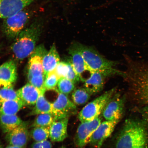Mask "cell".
Masks as SVG:
<instances>
[{"label":"cell","mask_w":148,"mask_h":148,"mask_svg":"<svg viewBox=\"0 0 148 148\" xmlns=\"http://www.w3.org/2000/svg\"><path fill=\"white\" fill-rule=\"evenodd\" d=\"M60 148H66L64 147H60Z\"/></svg>","instance_id":"obj_35"},{"label":"cell","mask_w":148,"mask_h":148,"mask_svg":"<svg viewBox=\"0 0 148 148\" xmlns=\"http://www.w3.org/2000/svg\"><path fill=\"white\" fill-rule=\"evenodd\" d=\"M55 120V116L51 114H38L33 121L32 127H50Z\"/></svg>","instance_id":"obj_24"},{"label":"cell","mask_w":148,"mask_h":148,"mask_svg":"<svg viewBox=\"0 0 148 148\" xmlns=\"http://www.w3.org/2000/svg\"><path fill=\"white\" fill-rule=\"evenodd\" d=\"M60 62V55L53 44L43 57L42 64L45 78L48 74L54 70Z\"/></svg>","instance_id":"obj_19"},{"label":"cell","mask_w":148,"mask_h":148,"mask_svg":"<svg viewBox=\"0 0 148 148\" xmlns=\"http://www.w3.org/2000/svg\"><path fill=\"white\" fill-rule=\"evenodd\" d=\"M31 148H52V145L48 140L45 141L36 142L32 144Z\"/></svg>","instance_id":"obj_31"},{"label":"cell","mask_w":148,"mask_h":148,"mask_svg":"<svg viewBox=\"0 0 148 148\" xmlns=\"http://www.w3.org/2000/svg\"><path fill=\"white\" fill-rule=\"evenodd\" d=\"M116 91L115 88H112L86 105L79 113V121L88 122L99 118L105 105L114 95Z\"/></svg>","instance_id":"obj_6"},{"label":"cell","mask_w":148,"mask_h":148,"mask_svg":"<svg viewBox=\"0 0 148 148\" xmlns=\"http://www.w3.org/2000/svg\"><path fill=\"white\" fill-rule=\"evenodd\" d=\"M68 121V117L55 120L49 130V138L51 141L62 142L67 138Z\"/></svg>","instance_id":"obj_15"},{"label":"cell","mask_w":148,"mask_h":148,"mask_svg":"<svg viewBox=\"0 0 148 148\" xmlns=\"http://www.w3.org/2000/svg\"><path fill=\"white\" fill-rule=\"evenodd\" d=\"M101 123L99 118L88 122H81L76 134L75 143L78 148H82L89 143L94 131Z\"/></svg>","instance_id":"obj_9"},{"label":"cell","mask_w":148,"mask_h":148,"mask_svg":"<svg viewBox=\"0 0 148 148\" xmlns=\"http://www.w3.org/2000/svg\"><path fill=\"white\" fill-rule=\"evenodd\" d=\"M5 148H26L20 147H17V146L11 145H9V144H8V146H7V147H5Z\"/></svg>","instance_id":"obj_33"},{"label":"cell","mask_w":148,"mask_h":148,"mask_svg":"<svg viewBox=\"0 0 148 148\" xmlns=\"http://www.w3.org/2000/svg\"><path fill=\"white\" fill-rule=\"evenodd\" d=\"M38 0H0V19L17 14Z\"/></svg>","instance_id":"obj_11"},{"label":"cell","mask_w":148,"mask_h":148,"mask_svg":"<svg viewBox=\"0 0 148 148\" xmlns=\"http://www.w3.org/2000/svg\"><path fill=\"white\" fill-rule=\"evenodd\" d=\"M90 94L84 88L75 89L72 93V98L76 105L80 106L86 104L89 100Z\"/></svg>","instance_id":"obj_23"},{"label":"cell","mask_w":148,"mask_h":148,"mask_svg":"<svg viewBox=\"0 0 148 148\" xmlns=\"http://www.w3.org/2000/svg\"><path fill=\"white\" fill-rule=\"evenodd\" d=\"M0 148H3V146L1 143H0Z\"/></svg>","instance_id":"obj_34"},{"label":"cell","mask_w":148,"mask_h":148,"mask_svg":"<svg viewBox=\"0 0 148 148\" xmlns=\"http://www.w3.org/2000/svg\"><path fill=\"white\" fill-rule=\"evenodd\" d=\"M32 13L27 8L3 19L2 31L7 38L15 40L26 27L30 19Z\"/></svg>","instance_id":"obj_5"},{"label":"cell","mask_w":148,"mask_h":148,"mask_svg":"<svg viewBox=\"0 0 148 148\" xmlns=\"http://www.w3.org/2000/svg\"><path fill=\"white\" fill-rule=\"evenodd\" d=\"M19 99L25 105H34L40 94V91L29 83L16 91Z\"/></svg>","instance_id":"obj_18"},{"label":"cell","mask_w":148,"mask_h":148,"mask_svg":"<svg viewBox=\"0 0 148 148\" xmlns=\"http://www.w3.org/2000/svg\"><path fill=\"white\" fill-rule=\"evenodd\" d=\"M27 124L25 122L6 134L5 139L9 145L26 148L30 136L28 129Z\"/></svg>","instance_id":"obj_13"},{"label":"cell","mask_w":148,"mask_h":148,"mask_svg":"<svg viewBox=\"0 0 148 148\" xmlns=\"http://www.w3.org/2000/svg\"><path fill=\"white\" fill-rule=\"evenodd\" d=\"M69 70L67 62H60L54 70L56 74L59 79L66 77Z\"/></svg>","instance_id":"obj_29"},{"label":"cell","mask_w":148,"mask_h":148,"mask_svg":"<svg viewBox=\"0 0 148 148\" xmlns=\"http://www.w3.org/2000/svg\"><path fill=\"white\" fill-rule=\"evenodd\" d=\"M47 51L43 45L40 44L30 56L27 70V79L29 83L38 88L40 91L45 89L43 64V57Z\"/></svg>","instance_id":"obj_4"},{"label":"cell","mask_w":148,"mask_h":148,"mask_svg":"<svg viewBox=\"0 0 148 148\" xmlns=\"http://www.w3.org/2000/svg\"><path fill=\"white\" fill-rule=\"evenodd\" d=\"M141 112L144 123L148 127V105L142 109Z\"/></svg>","instance_id":"obj_32"},{"label":"cell","mask_w":148,"mask_h":148,"mask_svg":"<svg viewBox=\"0 0 148 148\" xmlns=\"http://www.w3.org/2000/svg\"><path fill=\"white\" fill-rule=\"evenodd\" d=\"M25 105L20 99L4 101L0 102V114H16Z\"/></svg>","instance_id":"obj_22"},{"label":"cell","mask_w":148,"mask_h":148,"mask_svg":"<svg viewBox=\"0 0 148 148\" xmlns=\"http://www.w3.org/2000/svg\"><path fill=\"white\" fill-rule=\"evenodd\" d=\"M67 62L68 68H69V70H68L67 75L66 78L72 81L74 84L81 81L80 78L76 73L70 61L69 60Z\"/></svg>","instance_id":"obj_30"},{"label":"cell","mask_w":148,"mask_h":148,"mask_svg":"<svg viewBox=\"0 0 148 148\" xmlns=\"http://www.w3.org/2000/svg\"><path fill=\"white\" fill-rule=\"evenodd\" d=\"M16 91L12 87L2 88L0 89V102L1 101L19 99Z\"/></svg>","instance_id":"obj_27"},{"label":"cell","mask_w":148,"mask_h":148,"mask_svg":"<svg viewBox=\"0 0 148 148\" xmlns=\"http://www.w3.org/2000/svg\"><path fill=\"white\" fill-rule=\"evenodd\" d=\"M59 92L67 95L75 89V84L71 81L66 77L59 79L58 84Z\"/></svg>","instance_id":"obj_26"},{"label":"cell","mask_w":148,"mask_h":148,"mask_svg":"<svg viewBox=\"0 0 148 148\" xmlns=\"http://www.w3.org/2000/svg\"><path fill=\"white\" fill-rule=\"evenodd\" d=\"M44 27L41 19H36L26 27L14 40L11 46L14 57L22 60L30 56L36 47Z\"/></svg>","instance_id":"obj_1"},{"label":"cell","mask_w":148,"mask_h":148,"mask_svg":"<svg viewBox=\"0 0 148 148\" xmlns=\"http://www.w3.org/2000/svg\"><path fill=\"white\" fill-rule=\"evenodd\" d=\"M50 128V127H33L30 132V136L35 142L45 141L49 138Z\"/></svg>","instance_id":"obj_25"},{"label":"cell","mask_w":148,"mask_h":148,"mask_svg":"<svg viewBox=\"0 0 148 148\" xmlns=\"http://www.w3.org/2000/svg\"><path fill=\"white\" fill-rule=\"evenodd\" d=\"M148 135L145 127L132 120L125 121L116 140V148H146Z\"/></svg>","instance_id":"obj_3"},{"label":"cell","mask_w":148,"mask_h":148,"mask_svg":"<svg viewBox=\"0 0 148 148\" xmlns=\"http://www.w3.org/2000/svg\"><path fill=\"white\" fill-rule=\"evenodd\" d=\"M130 77L135 97L148 105V67H135Z\"/></svg>","instance_id":"obj_7"},{"label":"cell","mask_w":148,"mask_h":148,"mask_svg":"<svg viewBox=\"0 0 148 148\" xmlns=\"http://www.w3.org/2000/svg\"><path fill=\"white\" fill-rule=\"evenodd\" d=\"M124 99L119 94H114L103 109V116L106 121H119L123 116L124 108Z\"/></svg>","instance_id":"obj_10"},{"label":"cell","mask_w":148,"mask_h":148,"mask_svg":"<svg viewBox=\"0 0 148 148\" xmlns=\"http://www.w3.org/2000/svg\"><path fill=\"white\" fill-rule=\"evenodd\" d=\"M59 78L54 70L46 76L44 83V88L46 90H57L56 88L58 82Z\"/></svg>","instance_id":"obj_28"},{"label":"cell","mask_w":148,"mask_h":148,"mask_svg":"<svg viewBox=\"0 0 148 148\" xmlns=\"http://www.w3.org/2000/svg\"><path fill=\"white\" fill-rule=\"evenodd\" d=\"M83 57L88 71L99 72L106 77L118 75L125 76L126 74L115 68L116 62L107 60L93 48L78 42H74Z\"/></svg>","instance_id":"obj_2"},{"label":"cell","mask_w":148,"mask_h":148,"mask_svg":"<svg viewBox=\"0 0 148 148\" xmlns=\"http://www.w3.org/2000/svg\"><path fill=\"white\" fill-rule=\"evenodd\" d=\"M119 122L106 120L101 123L92 134L89 143L95 148H100L103 142L112 134Z\"/></svg>","instance_id":"obj_12"},{"label":"cell","mask_w":148,"mask_h":148,"mask_svg":"<svg viewBox=\"0 0 148 148\" xmlns=\"http://www.w3.org/2000/svg\"><path fill=\"white\" fill-rule=\"evenodd\" d=\"M52 114L56 119L69 117L77 112L76 105L66 94L59 92L57 99L52 103Z\"/></svg>","instance_id":"obj_8"},{"label":"cell","mask_w":148,"mask_h":148,"mask_svg":"<svg viewBox=\"0 0 148 148\" xmlns=\"http://www.w3.org/2000/svg\"><path fill=\"white\" fill-rule=\"evenodd\" d=\"M70 62L76 73L80 78L81 81L84 82L86 79L83 78L82 74L88 71L84 59L74 42L69 49Z\"/></svg>","instance_id":"obj_16"},{"label":"cell","mask_w":148,"mask_h":148,"mask_svg":"<svg viewBox=\"0 0 148 148\" xmlns=\"http://www.w3.org/2000/svg\"><path fill=\"white\" fill-rule=\"evenodd\" d=\"M90 76L84 81V88L90 95H94L100 92L104 86V80L107 77L99 72H90Z\"/></svg>","instance_id":"obj_17"},{"label":"cell","mask_w":148,"mask_h":148,"mask_svg":"<svg viewBox=\"0 0 148 148\" xmlns=\"http://www.w3.org/2000/svg\"><path fill=\"white\" fill-rule=\"evenodd\" d=\"M17 78V67L14 60L7 61L0 66V87H13Z\"/></svg>","instance_id":"obj_14"},{"label":"cell","mask_w":148,"mask_h":148,"mask_svg":"<svg viewBox=\"0 0 148 148\" xmlns=\"http://www.w3.org/2000/svg\"><path fill=\"white\" fill-rule=\"evenodd\" d=\"M21 118L16 115L0 114V126L3 133L7 134L23 123Z\"/></svg>","instance_id":"obj_21"},{"label":"cell","mask_w":148,"mask_h":148,"mask_svg":"<svg viewBox=\"0 0 148 148\" xmlns=\"http://www.w3.org/2000/svg\"><path fill=\"white\" fill-rule=\"evenodd\" d=\"M45 89L40 91V95L34 107L29 113V115H38L44 114H52V103L46 99L45 96Z\"/></svg>","instance_id":"obj_20"}]
</instances>
